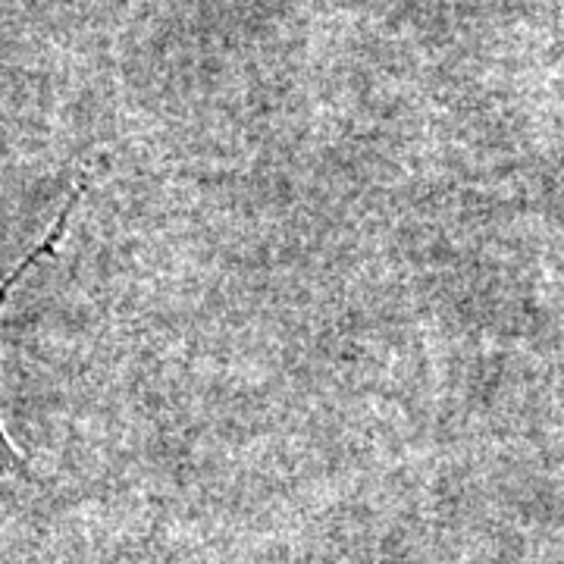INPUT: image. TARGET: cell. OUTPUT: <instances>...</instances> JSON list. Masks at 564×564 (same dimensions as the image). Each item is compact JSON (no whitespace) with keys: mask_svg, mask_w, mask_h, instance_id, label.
<instances>
[{"mask_svg":"<svg viewBox=\"0 0 564 564\" xmlns=\"http://www.w3.org/2000/svg\"><path fill=\"white\" fill-rule=\"evenodd\" d=\"M82 195H85V182L82 185H76V192L63 202V210L57 214V220H54V226H51V232L44 236V242L39 245V248H32L29 251V258L10 273V276H3V282H0V311H3V304L10 302V295L17 292V285L22 282V276L32 270V267H39L47 254H54V248L61 245V239L66 236V226H69V217L76 214V207H79ZM22 470V458L17 455V448L7 443V436H3V430H0V477H7V474H20Z\"/></svg>","mask_w":564,"mask_h":564,"instance_id":"obj_1","label":"cell"}]
</instances>
